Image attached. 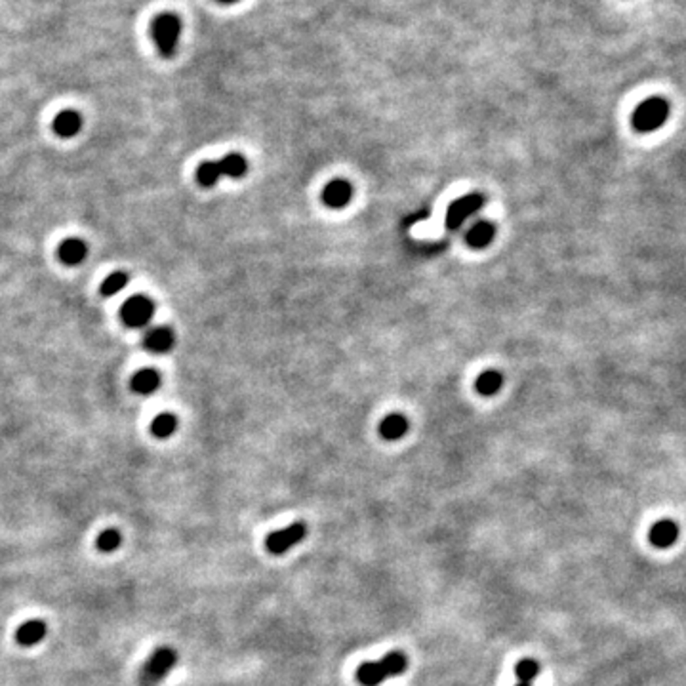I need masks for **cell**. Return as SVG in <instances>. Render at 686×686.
Masks as SVG:
<instances>
[{
    "label": "cell",
    "instance_id": "obj_1",
    "mask_svg": "<svg viewBox=\"0 0 686 686\" xmlns=\"http://www.w3.org/2000/svg\"><path fill=\"white\" fill-rule=\"evenodd\" d=\"M408 657L404 652L393 650L380 662H366L357 669V680L362 686H378L391 677H399L406 671Z\"/></svg>",
    "mask_w": 686,
    "mask_h": 686
},
{
    "label": "cell",
    "instance_id": "obj_2",
    "mask_svg": "<svg viewBox=\"0 0 686 686\" xmlns=\"http://www.w3.org/2000/svg\"><path fill=\"white\" fill-rule=\"evenodd\" d=\"M248 170V162L239 153H231L221 161H206L197 170V182L202 187H214L219 177H242Z\"/></svg>",
    "mask_w": 686,
    "mask_h": 686
},
{
    "label": "cell",
    "instance_id": "obj_3",
    "mask_svg": "<svg viewBox=\"0 0 686 686\" xmlns=\"http://www.w3.org/2000/svg\"><path fill=\"white\" fill-rule=\"evenodd\" d=\"M182 19L175 14H159L151 23V35L154 38V44L164 58H172L177 50L180 37H182Z\"/></svg>",
    "mask_w": 686,
    "mask_h": 686
},
{
    "label": "cell",
    "instance_id": "obj_4",
    "mask_svg": "<svg viewBox=\"0 0 686 686\" xmlns=\"http://www.w3.org/2000/svg\"><path fill=\"white\" fill-rule=\"evenodd\" d=\"M177 664V652L174 648H159L149 657V662L143 665L139 673V685L141 686H157L166 675H168L174 665Z\"/></svg>",
    "mask_w": 686,
    "mask_h": 686
},
{
    "label": "cell",
    "instance_id": "obj_5",
    "mask_svg": "<svg viewBox=\"0 0 686 686\" xmlns=\"http://www.w3.org/2000/svg\"><path fill=\"white\" fill-rule=\"evenodd\" d=\"M669 115V105L662 97H650L633 113V126L639 131H654L664 125Z\"/></svg>",
    "mask_w": 686,
    "mask_h": 686
},
{
    "label": "cell",
    "instance_id": "obj_6",
    "mask_svg": "<svg viewBox=\"0 0 686 686\" xmlns=\"http://www.w3.org/2000/svg\"><path fill=\"white\" fill-rule=\"evenodd\" d=\"M307 526L303 523H294V525L286 526L282 530H277L267 536L265 540V548L271 555H282L288 549H292L294 545H298L300 541L305 540Z\"/></svg>",
    "mask_w": 686,
    "mask_h": 686
},
{
    "label": "cell",
    "instance_id": "obj_7",
    "mask_svg": "<svg viewBox=\"0 0 686 686\" xmlns=\"http://www.w3.org/2000/svg\"><path fill=\"white\" fill-rule=\"evenodd\" d=\"M154 303L145 296H131L130 300L125 301L120 309V317L126 326L130 328H141L147 322L153 319Z\"/></svg>",
    "mask_w": 686,
    "mask_h": 686
},
{
    "label": "cell",
    "instance_id": "obj_8",
    "mask_svg": "<svg viewBox=\"0 0 686 686\" xmlns=\"http://www.w3.org/2000/svg\"><path fill=\"white\" fill-rule=\"evenodd\" d=\"M484 202L482 195H468V197L460 198L456 200L450 208H448V214H446V225L450 229H458V227L465 221V219L474 214Z\"/></svg>",
    "mask_w": 686,
    "mask_h": 686
},
{
    "label": "cell",
    "instance_id": "obj_9",
    "mask_svg": "<svg viewBox=\"0 0 686 686\" xmlns=\"http://www.w3.org/2000/svg\"><path fill=\"white\" fill-rule=\"evenodd\" d=\"M679 534V525L671 518H664V520H657L656 525H652L648 532V540L654 548L667 549L677 543Z\"/></svg>",
    "mask_w": 686,
    "mask_h": 686
},
{
    "label": "cell",
    "instance_id": "obj_10",
    "mask_svg": "<svg viewBox=\"0 0 686 686\" xmlns=\"http://www.w3.org/2000/svg\"><path fill=\"white\" fill-rule=\"evenodd\" d=\"M175 343V334L174 330L168 328V326H159V328H153L147 332L145 340H143V345L149 353H154V355H164L172 351Z\"/></svg>",
    "mask_w": 686,
    "mask_h": 686
},
{
    "label": "cell",
    "instance_id": "obj_11",
    "mask_svg": "<svg viewBox=\"0 0 686 686\" xmlns=\"http://www.w3.org/2000/svg\"><path fill=\"white\" fill-rule=\"evenodd\" d=\"M353 197V187H351L349 182L345 180H334L330 182L326 187H324V193H322V200L326 202L332 208H342L351 200Z\"/></svg>",
    "mask_w": 686,
    "mask_h": 686
},
{
    "label": "cell",
    "instance_id": "obj_12",
    "mask_svg": "<svg viewBox=\"0 0 686 686\" xmlns=\"http://www.w3.org/2000/svg\"><path fill=\"white\" fill-rule=\"evenodd\" d=\"M48 633V625L42 620H29L22 623L15 631V641L22 646H35Z\"/></svg>",
    "mask_w": 686,
    "mask_h": 686
},
{
    "label": "cell",
    "instance_id": "obj_13",
    "mask_svg": "<svg viewBox=\"0 0 686 686\" xmlns=\"http://www.w3.org/2000/svg\"><path fill=\"white\" fill-rule=\"evenodd\" d=\"M51 126H54V131L58 134L59 138H73V136H77L82 128L81 113H77V111H71V109L61 111V113L56 115L54 125Z\"/></svg>",
    "mask_w": 686,
    "mask_h": 686
},
{
    "label": "cell",
    "instance_id": "obj_14",
    "mask_svg": "<svg viewBox=\"0 0 686 686\" xmlns=\"http://www.w3.org/2000/svg\"><path fill=\"white\" fill-rule=\"evenodd\" d=\"M58 256L65 265H81L88 256L86 242L81 239H67L59 244Z\"/></svg>",
    "mask_w": 686,
    "mask_h": 686
},
{
    "label": "cell",
    "instance_id": "obj_15",
    "mask_svg": "<svg viewBox=\"0 0 686 686\" xmlns=\"http://www.w3.org/2000/svg\"><path fill=\"white\" fill-rule=\"evenodd\" d=\"M161 387V374L153 370V368H145L139 370L134 378H131V389L139 394H151Z\"/></svg>",
    "mask_w": 686,
    "mask_h": 686
},
{
    "label": "cell",
    "instance_id": "obj_16",
    "mask_svg": "<svg viewBox=\"0 0 686 686\" xmlns=\"http://www.w3.org/2000/svg\"><path fill=\"white\" fill-rule=\"evenodd\" d=\"M408 431V420L401 414H391L380 424V435L385 440H397L402 438Z\"/></svg>",
    "mask_w": 686,
    "mask_h": 686
},
{
    "label": "cell",
    "instance_id": "obj_17",
    "mask_svg": "<svg viewBox=\"0 0 686 686\" xmlns=\"http://www.w3.org/2000/svg\"><path fill=\"white\" fill-rule=\"evenodd\" d=\"M494 233H496V229H494L492 223H488V221H479V223H474V225L469 229L468 244L469 246H473V248H484L486 244L492 242Z\"/></svg>",
    "mask_w": 686,
    "mask_h": 686
},
{
    "label": "cell",
    "instance_id": "obj_18",
    "mask_svg": "<svg viewBox=\"0 0 686 686\" xmlns=\"http://www.w3.org/2000/svg\"><path fill=\"white\" fill-rule=\"evenodd\" d=\"M177 429V420H175L174 414H159L154 417L153 424H151V433H153L157 438H168L172 437Z\"/></svg>",
    "mask_w": 686,
    "mask_h": 686
},
{
    "label": "cell",
    "instance_id": "obj_19",
    "mask_svg": "<svg viewBox=\"0 0 686 686\" xmlns=\"http://www.w3.org/2000/svg\"><path fill=\"white\" fill-rule=\"evenodd\" d=\"M128 275H126L125 271H115V273H111L109 277L105 278L102 282V294L103 296H107V298H113V296H117V294H120L122 290L126 288V285H128Z\"/></svg>",
    "mask_w": 686,
    "mask_h": 686
},
{
    "label": "cell",
    "instance_id": "obj_20",
    "mask_svg": "<svg viewBox=\"0 0 686 686\" xmlns=\"http://www.w3.org/2000/svg\"><path fill=\"white\" fill-rule=\"evenodd\" d=\"M502 383H504V380H502V376L496 372V370H488V372H482L479 378H477V391L481 394H494V393H497L500 391V387H502Z\"/></svg>",
    "mask_w": 686,
    "mask_h": 686
},
{
    "label": "cell",
    "instance_id": "obj_21",
    "mask_svg": "<svg viewBox=\"0 0 686 686\" xmlns=\"http://www.w3.org/2000/svg\"><path fill=\"white\" fill-rule=\"evenodd\" d=\"M515 675H517L518 683L530 685V683L540 675V664H538L536 660H530V657L520 660V662L515 665Z\"/></svg>",
    "mask_w": 686,
    "mask_h": 686
},
{
    "label": "cell",
    "instance_id": "obj_22",
    "mask_svg": "<svg viewBox=\"0 0 686 686\" xmlns=\"http://www.w3.org/2000/svg\"><path fill=\"white\" fill-rule=\"evenodd\" d=\"M120 543H122V536H120V532H118L117 528L103 530V532L97 536V540H95V545H97V549H99L102 553H113V551H117V549L120 548Z\"/></svg>",
    "mask_w": 686,
    "mask_h": 686
},
{
    "label": "cell",
    "instance_id": "obj_23",
    "mask_svg": "<svg viewBox=\"0 0 686 686\" xmlns=\"http://www.w3.org/2000/svg\"><path fill=\"white\" fill-rule=\"evenodd\" d=\"M221 4H234V2H239V0H219Z\"/></svg>",
    "mask_w": 686,
    "mask_h": 686
},
{
    "label": "cell",
    "instance_id": "obj_24",
    "mask_svg": "<svg viewBox=\"0 0 686 686\" xmlns=\"http://www.w3.org/2000/svg\"><path fill=\"white\" fill-rule=\"evenodd\" d=\"M517 686H530V685H523V683H518V685H517Z\"/></svg>",
    "mask_w": 686,
    "mask_h": 686
}]
</instances>
